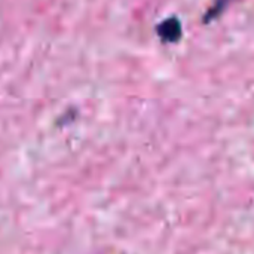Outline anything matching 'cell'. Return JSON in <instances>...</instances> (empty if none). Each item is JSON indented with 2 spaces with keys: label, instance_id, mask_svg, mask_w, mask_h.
Masks as SVG:
<instances>
[{
  "label": "cell",
  "instance_id": "6da1fadb",
  "mask_svg": "<svg viewBox=\"0 0 254 254\" xmlns=\"http://www.w3.org/2000/svg\"><path fill=\"white\" fill-rule=\"evenodd\" d=\"M158 33L159 37L164 42H177L182 37V25L179 22V19L176 18H170L165 19L159 27H158Z\"/></svg>",
  "mask_w": 254,
  "mask_h": 254
}]
</instances>
